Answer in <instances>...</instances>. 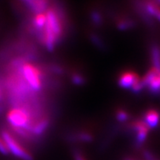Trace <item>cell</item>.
<instances>
[{"label":"cell","mask_w":160,"mask_h":160,"mask_svg":"<svg viewBox=\"0 0 160 160\" xmlns=\"http://www.w3.org/2000/svg\"><path fill=\"white\" fill-rule=\"evenodd\" d=\"M46 24L44 29V42L50 51H53L56 44L62 33V25L57 12L50 8L46 13Z\"/></svg>","instance_id":"cell-1"},{"label":"cell","mask_w":160,"mask_h":160,"mask_svg":"<svg viewBox=\"0 0 160 160\" xmlns=\"http://www.w3.org/2000/svg\"><path fill=\"white\" fill-rule=\"evenodd\" d=\"M2 138L5 141L9 152H11L15 157L22 160H33V157L31 153L24 148L22 146L20 145L7 131H2Z\"/></svg>","instance_id":"cell-2"},{"label":"cell","mask_w":160,"mask_h":160,"mask_svg":"<svg viewBox=\"0 0 160 160\" xmlns=\"http://www.w3.org/2000/svg\"><path fill=\"white\" fill-rule=\"evenodd\" d=\"M143 85L153 94L160 93V70L152 67L142 78Z\"/></svg>","instance_id":"cell-3"},{"label":"cell","mask_w":160,"mask_h":160,"mask_svg":"<svg viewBox=\"0 0 160 160\" xmlns=\"http://www.w3.org/2000/svg\"><path fill=\"white\" fill-rule=\"evenodd\" d=\"M22 73L26 81L32 88L34 90L41 88V73L37 68L31 64H26L22 67Z\"/></svg>","instance_id":"cell-4"},{"label":"cell","mask_w":160,"mask_h":160,"mask_svg":"<svg viewBox=\"0 0 160 160\" xmlns=\"http://www.w3.org/2000/svg\"><path fill=\"white\" fill-rule=\"evenodd\" d=\"M8 120L14 127L23 128L28 124L29 117L23 110L13 109L8 114Z\"/></svg>","instance_id":"cell-5"},{"label":"cell","mask_w":160,"mask_h":160,"mask_svg":"<svg viewBox=\"0 0 160 160\" xmlns=\"http://www.w3.org/2000/svg\"><path fill=\"white\" fill-rule=\"evenodd\" d=\"M131 130L135 133L136 143L137 145H142L147 139L149 132V127L143 120H137L132 122Z\"/></svg>","instance_id":"cell-6"},{"label":"cell","mask_w":160,"mask_h":160,"mask_svg":"<svg viewBox=\"0 0 160 160\" xmlns=\"http://www.w3.org/2000/svg\"><path fill=\"white\" fill-rule=\"evenodd\" d=\"M139 79V76L134 71H126L119 75L118 78V84L122 88L131 89Z\"/></svg>","instance_id":"cell-7"},{"label":"cell","mask_w":160,"mask_h":160,"mask_svg":"<svg viewBox=\"0 0 160 160\" xmlns=\"http://www.w3.org/2000/svg\"><path fill=\"white\" fill-rule=\"evenodd\" d=\"M143 121L148 126L149 128H154L159 123L160 113L153 108L148 110L144 114Z\"/></svg>","instance_id":"cell-8"},{"label":"cell","mask_w":160,"mask_h":160,"mask_svg":"<svg viewBox=\"0 0 160 160\" xmlns=\"http://www.w3.org/2000/svg\"><path fill=\"white\" fill-rule=\"evenodd\" d=\"M144 10L149 17H155L160 22V4L158 2H146Z\"/></svg>","instance_id":"cell-9"},{"label":"cell","mask_w":160,"mask_h":160,"mask_svg":"<svg viewBox=\"0 0 160 160\" xmlns=\"http://www.w3.org/2000/svg\"><path fill=\"white\" fill-rule=\"evenodd\" d=\"M151 59L153 68L160 70V48L156 44L151 48Z\"/></svg>","instance_id":"cell-10"},{"label":"cell","mask_w":160,"mask_h":160,"mask_svg":"<svg viewBox=\"0 0 160 160\" xmlns=\"http://www.w3.org/2000/svg\"><path fill=\"white\" fill-rule=\"evenodd\" d=\"M25 3L35 12H42L48 4L45 1H25Z\"/></svg>","instance_id":"cell-11"},{"label":"cell","mask_w":160,"mask_h":160,"mask_svg":"<svg viewBox=\"0 0 160 160\" xmlns=\"http://www.w3.org/2000/svg\"><path fill=\"white\" fill-rule=\"evenodd\" d=\"M48 124V120L47 119H43L40 120L39 122H38L36 124L34 127H33V130H32V131H33V133L37 135L42 134V133L47 129Z\"/></svg>","instance_id":"cell-12"},{"label":"cell","mask_w":160,"mask_h":160,"mask_svg":"<svg viewBox=\"0 0 160 160\" xmlns=\"http://www.w3.org/2000/svg\"><path fill=\"white\" fill-rule=\"evenodd\" d=\"M133 25H134L133 21L128 18H122V19H119L117 22V27L119 30L130 29Z\"/></svg>","instance_id":"cell-13"},{"label":"cell","mask_w":160,"mask_h":160,"mask_svg":"<svg viewBox=\"0 0 160 160\" xmlns=\"http://www.w3.org/2000/svg\"><path fill=\"white\" fill-rule=\"evenodd\" d=\"M46 20H47L46 15L43 14L42 13H39L34 18V25L38 28H45Z\"/></svg>","instance_id":"cell-14"},{"label":"cell","mask_w":160,"mask_h":160,"mask_svg":"<svg viewBox=\"0 0 160 160\" xmlns=\"http://www.w3.org/2000/svg\"><path fill=\"white\" fill-rule=\"evenodd\" d=\"M91 19L95 25H101L102 23V17L101 13L97 11H93L91 14Z\"/></svg>","instance_id":"cell-15"},{"label":"cell","mask_w":160,"mask_h":160,"mask_svg":"<svg viewBox=\"0 0 160 160\" xmlns=\"http://www.w3.org/2000/svg\"><path fill=\"white\" fill-rule=\"evenodd\" d=\"M116 117L117 119L119 122H124L127 121L129 118V114L127 111H125L123 109H119L118 110L117 112V114H116Z\"/></svg>","instance_id":"cell-16"},{"label":"cell","mask_w":160,"mask_h":160,"mask_svg":"<svg viewBox=\"0 0 160 160\" xmlns=\"http://www.w3.org/2000/svg\"><path fill=\"white\" fill-rule=\"evenodd\" d=\"M71 79H72V82H73V83L77 85H82L85 82V77H84L82 75L79 74V73H73V74L72 75Z\"/></svg>","instance_id":"cell-17"},{"label":"cell","mask_w":160,"mask_h":160,"mask_svg":"<svg viewBox=\"0 0 160 160\" xmlns=\"http://www.w3.org/2000/svg\"><path fill=\"white\" fill-rule=\"evenodd\" d=\"M77 137L80 141L87 142L93 140V136H92L90 133H88V132H82V133H79V134H78Z\"/></svg>","instance_id":"cell-18"},{"label":"cell","mask_w":160,"mask_h":160,"mask_svg":"<svg viewBox=\"0 0 160 160\" xmlns=\"http://www.w3.org/2000/svg\"><path fill=\"white\" fill-rule=\"evenodd\" d=\"M91 41L94 43V45L98 48H104V42L101 39L99 36L97 34H91Z\"/></svg>","instance_id":"cell-19"},{"label":"cell","mask_w":160,"mask_h":160,"mask_svg":"<svg viewBox=\"0 0 160 160\" xmlns=\"http://www.w3.org/2000/svg\"><path fill=\"white\" fill-rule=\"evenodd\" d=\"M0 153H2V154L8 155L9 153L8 148L7 145L4 141L2 138L0 137Z\"/></svg>","instance_id":"cell-20"},{"label":"cell","mask_w":160,"mask_h":160,"mask_svg":"<svg viewBox=\"0 0 160 160\" xmlns=\"http://www.w3.org/2000/svg\"><path fill=\"white\" fill-rule=\"evenodd\" d=\"M143 156L146 160H156V158L154 155L149 151H143Z\"/></svg>","instance_id":"cell-21"},{"label":"cell","mask_w":160,"mask_h":160,"mask_svg":"<svg viewBox=\"0 0 160 160\" xmlns=\"http://www.w3.org/2000/svg\"><path fill=\"white\" fill-rule=\"evenodd\" d=\"M73 157H74V160H86L85 157L79 151H75L73 153Z\"/></svg>","instance_id":"cell-22"},{"label":"cell","mask_w":160,"mask_h":160,"mask_svg":"<svg viewBox=\"0 0 160 160\" xmlns=\"http://www.w3.org/2000/svg\"><path fill=\"white\" fill-rule=\"evenodd\" d=\"M124 160H134V159H132V158H131V157H126V158H125V159Z\"/></svg>","instance_id":"cell-23"},{"label":"cell","mask_w":160,"mask_h":160,"mask_svg":"<svg viewBox=\"0 0 160 160\" xmlns=\"http://www.w3.org/2000/svg\"><path fill=\"white\" fill-rule=\"evenodd\" d=\"M2 99V92H1V90H0V100Z\"/></svg>","instance_id":"cell-24"}]
</instances>
